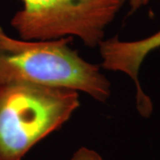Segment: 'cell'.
<instances>
[{"label":"cell","instance_id":"cell-5","mask_svg":"<svg viewBox=\"0 0 160 160\" xmlns=\"http://www.w3.org/2000/svg\"><path fill=\"white\" fill-rule=\"evenodd\" d=\"M151 1L153 0H129V6L131 8V12H133L137 11L143 6H147Z\"/></svg>","mask_w":160,"mask_h":160},{"label":"cell","instance_id":"cell-3","mask_svg":"<svg viewBox=\"0 0 160 160\" xmlns=\"http://www.w3.org/2000/svg\"><path fill=\"white\" fill-rule=\"evenodd\" d=\"M11 24L23 40L77 37L96 47L125 0H22Z\"/></svg>","mask_w":160,"mask_h":160},{"label":"cell","instance_id":"cell-6","mask_svg":"<svg viewBox=\"0 0 160 160\" xmlns=\"http://www.w3.org/2000/svg\"><path fill=\"white\" fill-rule=\"evenodd\" d=\"M6 36V34L5 33V31H4V29H3V28L1 27V25H0V41L3 39Z\"/></svg>","mask_w":160,"mask_h":160},{"label":"cell","instance_id":"cell-1","mask_svg":"<svg viewBox=\"0 0 160 160\" xmlns=\"http://www.w3.org/2000/svg\"><path fill=\"white\" fill-rule=\"evenodd\" d=\"M71 37L17 40L6 35L0 41V85L25 82L68 88L98 102L110 96V83L97 65L85 61L69 46Z\"/></svg>","mask_w":160,"mask_h":160},{"label":"cell","instance_id":"cell-4","mask_svg":"<svg viewBox=\"0 0 160 160\" xmlns=\"http://www.w3.org/2000/svg\"><path fill=\"white\" fill-rule=\"evenodd\" d=\"M105 69L123 72L131 78L136 87L137 109L142 117L151 114L152 102L142 89L139 82L141 65L149 52L160 50V30L143 39L121 41L118 38L103 39L99 46Z\"/></svg>","mask_w":160,"mask_h":160},{"label":"cell","instance_id":"cell-2","mask_svg":"<svg viewBox=\"0 0 160 160\" xmlns=\"http://www.w3.org/2000/svg\"><path fill=\"white\" fill-rule=\"evenodd\" d=\"M79 106L75 90L25 82L0 85V160H22Z\"/></svg>","mask_w":160,"mask_h":160}]
</instances>
